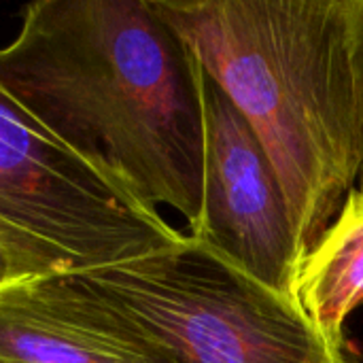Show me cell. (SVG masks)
Listing matches in <instances>:
<instances>
[{"instance_id": "obj_1", "label": "cell", "mask_w": 363, "mask_h": 363, "mask_svg": "<svg viewBox=\"0 0 363 363\" xmlns=\"http://www.w3.org/2000/svg\"><path fill=\"white\" fill-rule=\"evenodd\" d=\"M200 62L153 0H40L0 49V87L140 202L202 213Z\"/></svg>"}, {"instance_id": "obj_2", "label": "cell", "mask_w": 363, "mask_h": 363, "mask_svg": "<svg viewBox=\"0 0 363 363\" xmlns=\"http://www.w3.org/2000/svg\"><path fill=\"white\" fill-rule=\"evenodd\" d=\"M264 145L302 262L363 162L353 0H153Z\"/></svg>"}, {"instance_id": "obj_3", "label": "cell", "mask_w": 363, "mask_h": 363, "mask_svg": "<svg viewBox=\"0 0 363 363\" xmlns=\"http://www.w3.org/2000/svg\"><path fill=\"white\" fill-rule=\"evenodd\" d=\"M70 281L100 325L145 363H359L317 332L294 296L189 236Z\"/></svg>"}, {"instance_id": "obj_4", "label": "cell", "mask_w": 363, "mask_h": 363, "mask_svg": "<svg viewBox=\"0 0 363 363\" xmlns=\"http://www.w3.org/2000/svg\"><path fill=\"white\" fill-rule=\"evenodd\" d=\"M187 234L57 143L0 87V247L19 279L87 274Z\"/></svg>"}, {"instance_id": "obj_5", "label": "cell", "mask_w": 363, "mask_h": 363, "mask_svg": "<svg viewBox=\"0 0 363 363\" xmlns=\"http://www.w3.org/2000/svg\"><path fill=\"white\" fill-rule=\"evenodd\" d=\"M200 81L204 198L198 223L185 234L259 283L294 296L302 255L279 174L245 115L204 68Z\"/></svg>"}, {"instance_id": "obj_6", "label": "cell", "mask_w": 363, "mask_h": 363, "mask_svg": "<svg viewBox=\"0 0 363 363\" xmlns=\"http://www.w3.org/2000/svg\"><path fill=\"white\" fill-rule=\"evenodd\" d=\"M0 363H145L85 306L70 277L0 285Z\"/></svg>"}, {"instance_id": "obj_7", "label": "cell", "mask_w": 363, "mask_h": 363, "mask_svg": "<svg viewBox=\"0 0 363 363\" xmlns=\"http://www.w3.org/2000/svg\"><path fill=\"white\" fill-rule=\"evenodd\" d=\"M294 298L336 349L347 351V319L363 306V187H353L338 215L300 264Z\"/></svg>"}, {"instance_id": "obj_8", "label": "cell", "mask_w": 363, "mask_h": 363, "mask_svg": "<svg viewBox=\"0 0 363 363\" xmlns=\"http://www.w3.org/2000/svg\"><path fill=\"white\" fill-rule=\"evenodd\" d=\"M351 30H353V74H355V91H357V108H359L363 151V0H353ZM359 177L363 179V162Z\"/></svg>"}, {"instance_id": "obj_9", "label": "cell", "mask_w": 363, "mask_h": 363, "mask_svg": "<svg viewBox=\"0 0 363 363\" xmlns=\"http://www.w3.org/2000/svg\"><path fill=\"white\" fill-rule=\"evenodd\" d=\"M11 281H21V279L15 274L11 259L6 257V253H4L2 247H0V285H6V283H11Z\"/></svg>"}]
</instances>
